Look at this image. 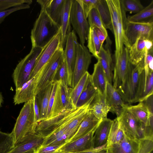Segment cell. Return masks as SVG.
<instances>
[{
  "instance_id": "obj_38",
  "label": "cell",
  "mask_w": 153,
  "mask_h": 153,
  "mask_svg": "<svg viewBox=\"0 0 153 153\" xmlns=\"http://www.w3.org/2000/svg\"><path fill=\"white\" fill-rule=\"evenodd\" d=\"M123 10L126 13H137L144 7L138 0H120Z\"/></svg>"
},
{
  "instance_id": "obj_42",
  "label": "cell",
  "mask_w": 153,
  "mask_h": 153,
  "mask_svg": "<svg viewBox=\"0 0 153 153\" xmlns=\"http://www.w3.org/2000/svg\"><path fill=\"white\" fill-rule=\"evenodd\" d=\"M58 80H61L65 85L68 87L67 71L64 58L59 67L56 78L55 81Z\"/></svg>"
},
{
  "instance_id": "obj_50",
  "label": "cell",
  "mask_w": 153,
  "mask_h": 153,
  "mask_svg": "<svg viewBox=\"0 0 153 153\" xmlns=\"http://www.w3.org/2000/svg\"><path fill=\"white\" fill-rule=\"evenodd\" d=\"M3 102V99L2 96L0 92V108L1 106V104Z\"/></svg>"
},
{
  "instance_id": "obj_16",
  "label": "cell",
  "mask_w": 153,
  "mask_h": 153,
  "mask_svg": "<svg viewBox=\"0 0 153 153\" xmlns=\"http://www.w3.org/2000/svg\"><path fill=\"white\" fill-rule=\"evenodd\" d=\"M128 49L124 47L122 54L115 60L113 79V87L116 89L123 83L130 63Z\"/></svg>"
},
{
  "instance_id": "obj_26",
  "label": "cell",
  "mask_w": 153,
  "mask_h": 153,
  "mask_svg": "<svg viewBox=\"0 0 153 153\" xmlns=\"http://www.w3.org/2000/svg\"><path fill=\"white\" fill-rule=\"evenodd\" d=\"M92 82L97 92L105 95L106 86L108 82L106 76L100 61L94 65V71L90 75Z\"/></svg>"
},
{
  "instance_id": "obj_46",
  "label": "cell",
  "mask_w": 153,
  "mask_h": 153,
  "mask_svg": "<svg viewBox=\"0 0 153 153\" xmlns=\"http://www.w3.org/2000/svg\"><path fill=\"white\" fill-rule=\"evenodd\" d=\"M57 83V82L56 81H55L53 83L52 89L49 101L47 119L50 118L51 117L52 108L54 101V97Z\"/></svg>"
},
{
  "instance_id": "obj_2",
  "label": "cell",
  "mask_w": 153,
  "mask_h": 153,
  "mask_svg": "<svg viewBox=\"0 0 153 153\" xmlns=\"http://www.w3.org/2000/svg\"><path fill=\"white\" fill-rule=\"evenodd\" d=\"M60 29V27L41 9L31 30L30 38L32 47L43 48Z\"/></svg>"
},
{
  "instance_id": "obj_14",
  "label": "cell",
  "mask_w": 153,
  "mask_h": 153,
  "mask_svg": "<svg viewBox=\"0 0 153 153\" xmlns=\"http://www.w3.org/2000/svg\"><path fill=\"white\" fill-rule=\"evenodd\" d=\"M98 126L95 127L83 136L73 141L63 145L55 151L63 153L75 152L94 148L93 138Z\"/></svg>"
},
{
  "instance_id": "obj_22",
  "label": "cell",
  "mask_w": 153,
  "mask_h": 153,
  "mask_svg": "<svg viewBox=\"0 0 153 153\" xmlns=\"http://www.w3.org/2000/svg\"><path fill=\"white\" fill-rule=\"evenodd\" d=\"M102 120L97 118L88 110L76 131L65 143L73 141L85 135L98 126Z\"/></svg>"
},
{
  "instance_id": "obj_23",
  "label": "cell",
  "mask_w": 153,
  "mask_h": 153,
  "mask_svg": "<svg viewBox=\"0 0 153 153\" xmlns=\"http://www.w3.org/2000/svg\"><path fill=\"white\" fill-rule=\"evenodd\" d=\"M44 140L40 135L32 134L15 145L10 153H28L41 146Z\"/></svg>"
},
{
  "instance_id": "obj_5",
  "label": "cell",
  "mask_w": 153,
  "mask_h": 153,
  "mask_svg": "<svg viewBox=\"0 0 153 153\" xmlns=\"http://www.w3.org/2000/svg\"><path fill=\"white\" fill-rule=\"evenodd\" d=\"M42 49L32 47L30 53L17 65L13 74L16 89L21 87L29 80L36 60Z\"/></svg>"
},
{
  "instance_id": "obj_48",
  "label": "cell",
  "mask_w": 153,
  "mask_h": 153,
  "mask_svg": "<svg viewBox=\"0 0 153 153\" xmlns=\"http://www.w3.org/2000/svg\"><path fill=\"white\" fill-rule=\"evenodd\" d=\"M33 110L34 120L37 124L40 120V112L36 96L33 98Z\"/></svg>"
},
{
  "instance_id": "obj_12",
  "label": "cell",
  "mask_w": 153,
  "mask_h": 153,
  "mask_svg": "<svg viewBox=\"0 0 153 153\" xmlns=\"http://www.w3.org/2000/svg\"><path fill=\"white\" fill-rule=\"evenodd\" d=\"M92 56L87 48L79 43L73 72L71 88H73L88 71L91 62Z\"/></svg>"
},
{
  "instance_id": "obj_41",
  "label": "cell",
  "mask_w": 153,
  "mask_h": 153,
  "mask_svg": "<svg viewBox=\"0 0 153 153\" xmlns=\"http://www.w3.org/2000/svg\"><path fill=\"white\" fill-rule=\"evenodd\" d=\"M153 92V72H150L148 75L145 84L144 90L141 102L151 95Z\"/></svg>"
},
{
  "instance_id": "obj_45",
  "label": "cell",
  "mask_w": 153,
  "mask_h": 153,
  "mask_svg": "<svg viewBox=\"0 0 153 153\" xmlns=\"http://www.w3.org/2000/svg\"><path fill=\"white\" fill-rule=\"evenodd\" d=\"M61 146V145L40 146L32 151L28 153H53Z\"/></svg>"
},
{
  "instance_id": "obj_47",
  "label": "cell",
  "mask_w": 153,
  "mask_h": 153,
  "mask_svg": "<svg viewBox=\"0 0 153 153\" xmlns=\"http://www.w3.org/2000/svg\"><path fill=\"white\" fill-rule=\"evenodd\" d=\"M107 150V143H106L100 147L93 148L82 151L63 153H105Z\"/></svg>"
},
{
  "instance_id": "obj_27",
  "label": "cell",
  "mask_w": 153,
  "mask_h": 153,
  "mask_svg": "<svg viewBox=\"0 0 153 153\" xmlns=\"http://www.w3.org/2000/svg\"><path fill=\"white\" fill-rule=\"evenodd\" d=\"M106 46V49L103 46L101 47L99 56V60L105 74L108 82L112 85L113 82L114 65L111 56L110 51L108 45L111 43L110 41L108 43L107 40Z\"/></svg>"
},
{
  "instance_id": "obj_17",
  "label": "cell",
  "mask_w": 153,
  "mask_h": 153,
  "mask_svg": "<svg viewBox=\"0 0 153 153\" xmlns=\"http://www.w3.org/2000/svg\"><path fill=\"white\" fill-rule=\"evenodd\" d=\"M153 41L139 38L128 49L129 61L134 65L138 64L144 58L147 48H153Z\"/></svg>"
},
{
  "instance_id": "obj_10",
  "label": "cell",
  "mask_w": 153,
  "mask_h": 153,
  "mask_svg": "<svg viewBox=\"0 0 153 153\" xmlns=\"http://www.w3.org/2000/svg\"><path fill=\"white\" fill-rule=\"evenodd\" d=\"M61 47H63L60 29L58 32L48 43L42 48L36 60L29 80L35 76L40 71L50 59L56 51Z\"/></svg>"
},
{
  "instance_id": "obj_4",
  "label": "cell",
  "mask_w": 153,
  "mask_h": 153,
  "mask_svg": "<svg viewBox=\"0 0 153 153\" xmlns=\"http://www.w3.org/2000/svg\"><path fill=\"white\" fill-rule=\"evenodd\" d=\"M111 15L112 32L115 45V60L121 55L124 47V23L126 18V13L122 8L120 0H106Z\"/></svg>"
},
{
  "instance_id": "obj_30",
  "label": "cell",
  "mask_w": 153,
  "mask_h": 153,
  "mask_svg": "<svg viewBox=\"0 0 153 153\" xmlns=\"http://www.w3.org/2000/svg\"><path fill=\"white\" fill-rule=\"evenodd\" d=\"M153 1L139 12L126 17V20L134 23H147L153 22Z\"/></svg>"
},
{
  "instance_id": "obj_21",
  "label": "cell",
  "mask_w": 153,
  "mask_h": 153,
  "mask_svg": "<svg viewBox=\"0 0 153 153\" xmlns=\"http://www.w3.org/2000/svg\"><path fill=\"white\" fill-rule=\"evenodd\" d=\"M88 110L99 120L107 118L108 113L110 111V108L107 102L105 96L97 92L89 105Z\"/></svg>"
},
{
  "instance_id": "obj_1",
  "label": "cell",
  "mask_w": 153,
  "mask_h": 153,
  "mask_svg": "<svg viewBox=\"0 0 153 153\" xmlns=\"http://www.w3.org/2000/svg\"><path fill=\"white\" fill-rule=\"evenodd\" d=\"M145 85L143 58L136 65L130 62L123 83L116 89L124 103L131 104L141 102Z\"/></svg>"
},
{
  "instance_id": "obj_51",
  "label": "cell",
  "mask_w": 153,
  "mask_h": 153,
  "mask_svg": "<svg viewBox=\"0 0 153 153\" xmlns=\"http://www.w3.org/2000/svg\"><path fill=\"white\" fill-rule=\"evenodd\" d=\"M53 153H63L55 151Z\"/></svg>"
},
{
  "instance_id": "obj_35",
  "label": "cell",
  "mask_w": 153,
  "mask_h": 153,
  "mask_svg": "<svg viewBox=\"0 0 153 153\" xmlns=\"http://www.w3.org/2000/svg\"><path fill=\"white\" fill-rule=\"evenodd\" d=\"M90 75L88 71L86 72L73 88L70 87V99L74 108H76L77 101L85 88Z\"/></svg>"
},
{
  "instance_id": "obj_37",
  "label": "cell",
  "mask_w": 153,
  "mask_h": 153,
  "mask_svg": "<svg viewBox=\"0 0 153 153\" xmlns=\"http://www.w3.org/2000/svg\"><path fill=\"white\" fill-rule=\"evenodd\" d=\"M14 146V139L11 133L0 130V153H10Z\"/></svg>"
},
{
  "instance_id": "obj_28",
  "label": "cell",
  "mask_w": 153,
  "mask_h": 153,
  "mask_svg": "<svg viewBox=\"0 0 153 153\" xmlns=\"http://www.w3.org/2000/svg\"><path fill=\"white\" fill-rule=\"evenodd\" d=\"M73 0H65L61 18L60 29L62 43L63 48L65 44L67 36L71 31L70 13Z\"/></svg>"
},
{
  "instance_id": "obj_39",
  "label": "cell",
  "mask_w": 153,
  "mask_h": 153,
  "mask_svg": "<svg viewBox=\"0 0 153 153\" xmlns=\"http://www.w3.org/2000/svg\"><path fill=\"white\" fill-rule=\"evenodd\" d=\"M153 48H147L144 56V70L145 84L148 75L150 72L153 71Z\"/></svg>"
},
{
  "instance_id": "obj_15",
  "label": "cell",
  "mask_w": 153,
  "mask_h": 153,
  "mask_svg": "<svg viewBox=\"0 0 153 153\" xmlns=\"http://www.w3.org/2000/svg\"><path fill=\"white\" fill-rule=\"evenodd\" d=\"M41 74L40 71L35 76L25 83L21 87L16 89L13 98L15 105L25 103L33 99L36 96V88Z\"/></svg>"
},
{
  "instance_id": "obj_43",
  "label": "cell",
  "mask_w": 153,
  "mask_h": 153,
  "mask_svg": "<svg viewBox=\"0 0 153 153\" xmlns=\"http://www.w3.org/2000/svg\"><path fill=\"white\" fill-rule=\"evenodd\" d=\"M30 7V5L24 4L12 7L4 11L0 12V24L3 21L7 16L11 13L19 10L28 9Z\"/></svg>"
},
{
  "instance_id": "obj_52",
  "label": "cell",
  "mask_w": 153,
  "mask_h": 153,
  "mask_svg": "<svg viewBox=\"0 0 153 153\" xmlns=\"http://www.w3.org/2000/svg\"><path fill=\"white\" fill-rule=\"evenodd\" d=\"M105 153H109L108 152V151L107 150L106 152Z\"/></svg>"
},
{
  "instance_id": "obj_8",
  "label": "cell",
  "mask_w": 153,
  "mask_h": 153,
  "mask_svg": "<svg viewBox=\"0 0 153 153\" xmlns=\"http://www.w3.org/2000/svg\"><path fill=\"white\" fill-rule=\"evenodd\" d=\"M84 13L80 0H73L70 21L74 30L78 34L80 44L84 45L87 40L90 26Z\"/></svg>"
},
{
  "instance_id": "obj_6",
  "label": "cell",
  "mask_w": 153,
  "mask_h": 153,
  "mask_svg": "<svg viewBox=\"0 0 153 153\" xmlns=\"http://www.w3.org/2000/svg\"><path fill=\"white\" fill-rule=\"evenodd\" d=\"M63 48H59L43 67L37 83L36 95L55 81L58 70L63 59Z\"/></svg>"
},
{
  "instance_id": "obj_11",
  "label": "cell",
  "mask_w": 153,
  "mask_h": 153,
  "mask_svg": "<svg viewBox=\"0 0 153 153\" xmlns=\"http://www.w3.org/2000/svg\"><path fill=\"white\" fill-rule=\"evenodd\" d=\"M56 81L57 85L51 117L75 108L73 106L70 99V87L65 85L61 80Z\"/></svg>"
},
{
  "instance_id": "obj_18",
  "label": "cell",
  "mask_w": 153,
  "mask_h": 153,
  "mask_svg": "<svg viewBox=\"0 0 153 153\" xmlns=\"http://www.w3.org/2000/svg\"><path fill=\"white\" fill-rule=\"evenodd\" d=\"M65 0H39L41 8L44 9L51 19L60 27L61 18Z\"/></svg>"
},
{
  "instance_id": "obj_32",
  "label": "cell",
  "mask_w": 153,
  "mask_h": 153,
  "mask_svg": "<svg viewBox=\"0 0 153 153\" xmlns=\"http://www.w3.org/2000/svg\"><path fill=\"white\" fill-rule=\"evenodd\" d=\"M89 76L85 88L77 101L76 108L79 107L94 99L97 92Z\"/></svg>"
},
{
  "instance_id": "obj_53",
  "label": "cell",
  "mask_w": 153,
  "mask_h": 153,
  "mask_svg": "<svg viewBox=\"0 0 153 153\" xmlns=\"http://www.w3.org/2000/svg\"><path fill=\"white\" fill-rule=\"evenodd\" d=\"M151 153H152V152H151Z\"/></svg>"
},
{
  "instance_id": "obj_19",
  "label": "cell",
  "mask_w": 153,
  "mask_h": 153,
  "mask_svg": "<svg viewBox=\"0 0 153 153\" xmlns=\"http://www.w3.org/2000/svg\"><path fill=\"white\" fill-rule=\"evenodd\" d=\"M105 96L107 102L110 108V111L115 114L117 117H119L126 104L123 101L116 89L108 82Z\"/></svg>"
},
{
  "instance_id": "obj_33",
  "label": "cell",
  "mask_w": 153,
  "mask_h": 153,
  "mask_svg": "<svg viewBox=\"0 0 153 153\" xmlns=\"http://www.w3.org/2000/svg\"><path fill=\"white\" fill-rule=\"evenodd\" d=\"M125 135L117 117L113 120L108 136L107 146L118 143L122 140Z\"/></svg>"
},
{
  "instance_id": "obj_44",
  "label": "cell",
  "mask_w": 153,
  "mask_h": 153,
  "mask_svg": "<svg viewBox=\"0 0 153 153\" xmlns=\"http://www.w3.org/2000/svg\"><path fill=\"white\" fill-rule=\"evenodd\" d=\"M81 4L86 16L87 18L89 12L93 8H95L98 0H80Z\"/></svg>"
},
{
  "instance_id": "obj_29",
  "label": "cell",
  "mask_w": 153,
  "mask_h": 153,
  "mask_svg": "<svg viewBox=\"0 0 153 153\" xmlns=\"http://www.w3.org/2000/svg\"><path fill=\"white\" fill-rule=\"evenodd\" d=\"M53 84V83L50 85L40 91L36 96L39 110V122L47 119L49 101Z\"/></svg>"
},
{
  "instance_id": "obj_13",
  "label": "cell",
  "mask_w": 153,
  "mask_h": 153,
  "mask_svg": "<svg viewBox=\"0 0 153 153\" xmlns=\"http://www.w3.org/2000/svg\"><path fill=\"white\" fill-rule=\"evenodd\" d=\"M126 104L120 116L117 117L125 135L131 139H138L137 132L142 123L127 109Z\"/></svg>"
},
{
  "instance_id": "obj_20",
  "label": "cell",
  "mask_w": 153,
  "mask_h": 153,
  "mask_svg": "<svg viewBox=\"0 0 153 153\" xmlns=\"http://www.w3.org/2000/svg\"><path fill=\"white\" fill-rule=\"evenodd\" d=\"M140 140L131 139L126 136L120 142L107 146L109 153H138Z\"/></svg>"
},
{
  "instance_id": "obj_31",
  "label": "cell",
  "mask_w": 153,
  "mask_h": 153,
  "mask_svg": "<svg viewBox=\"0 0 153 153\" xmlns=\"http://www.w3.org/2000/svg\"><path fill=\"white\" fill-rule=\"evenodd\" d=\"M87 39V47L89 52L97 60L99 59L100 53L102 46L98 39L95 27H90Z\"/></svg>"
},
{
  "instance_id": "obj_36",
  "label": "cell",
  "mask_w": 153,
  "mask_h": 153,
  "mask_svg": "<svg viewBox=\"0 0 153 153\" xmlns=\"http://www.w3.org/2000/svg\"><path fill=\"white\" fill-rule=\"evenodd\" d=\"M87 18L90 27L93 26L98 28L103 33L106 39L108 38L106 29L96 9L93 8L89 12Z\"/></svg>"
},
{
  "instance_id": "obj_25",
  "label": "cell",
  "mask_w": 153,
  "mask_h": 153,
  "mask_svg": "<svg viewBox=\"0 0 153 153\" xmlns=\"http://www.w3.org/2000/svg\"><path fill=\"white\" fill-rule=\"evenodd\" d=\"M113 120L106 118L103 119L97 128L93 138L94 148L107 143Z\"/></svg>"
},
{
  "instance_id": "obj_3",
  "label": "cell",
  "mask_w": 153,
  "mask_h": 153,
  "mask_svg": "<svg viewBox=\"0 0 153 153\" xmlns=\"http://www.w3.org/2000/svg\"><path fill=\"white\" fill-rule=\"evenodd\" d=\"M36 126L34 120L33 98L25 103L11 133L14 139L15 146L29 136L36 134Z\"/></svg>"
},
{
  "instance_id": "obj_24",
  "label": "cell",
  "mask_w": 153,
  "mask_h": 153,
  "mask_svg": "<svg viewBox=\"0 0 153 153\" xmlns=\"http://www.w3.org/2000/svg\"><path fill=\"white\" fill-rule=\"evenodd\" d=\"M126 107L139 122L146 126H150L153 128V115L150 114L143 102H140L135 105L126 104Z\"/></svg>"
},
{
  "instance_id": "obj_40",
  "label": "cell",
  "mask_w": 153,
  "mask_h": 153,
  "mask_svg": "<svg viewBox=\"0 0 153 153\" xmlns=\"http://www.w3.org/2000/svg\"><path fill=\"white\" fill-rule=\"evenodd\" d=\"M32 2V1L31 0H0V12L24 4L30 5Z\"/></svg>"
},
{
  "instance_id": "obj_49",
  "label": "cell",
  "mask_w": 153,
  "mask_h": 153,
  "mask_svg": "<svg viewBox=\"0 0 153 153\" xmlns=\"http://www.w3.org/2000/svg\"><path fill=\"white\" fill-rule=\"evenodd\" d=\"M97 36L101 45L102 46L106 38L103 33L99 29L95 27Z\"/></svg>"
},
{
  "instance_id": "obj_7",
  "label": "cell",
  "mask_w": 153,
  "mask_h": 153,
  "mask_svg": "<svg viewBox=\"0 0 153 153\" xmlns=\"http://www.w3.org/2000/svg\"><path fill=\"white\" fill-rule=\"evenodd\" d=\"M126 19L124 23V45L128 49L139 38L153 41V22H131L127 21Z\"/></svg>"
},
{
  "instance_id": "obj_9",
  "label": "cell",
  "mask_w": 153,
  "mask_h": 153,
  "mask_svg": "<svg viewBox=\"0 0 153 153\" xmlns=\"http://www.w3.org/2000/svg\"><path fill=\"white\" fill-rule=\"evenodd\" d=\"M79 44L75 32L74 30L71 31L67 36L65 47L63 51V57L68 73V85L70 88L72 87V76Z\"/></svg>"
},
{
  "instance_id": "obj_34",
  "label": "cell",
  "mask_w": 153,
  "mask_h": 153,
  "mask_svg": "<svg viewBox=\"0 0 153 153\" xmlns=\"http://www.w3.org/2000/svg\"><path fill=\"white\" fill-rule=\"evenodd\" d=\"M95 8L105 28L112 31L111 15L106 0H98Z\"/></svg>"
}]
</instances>
